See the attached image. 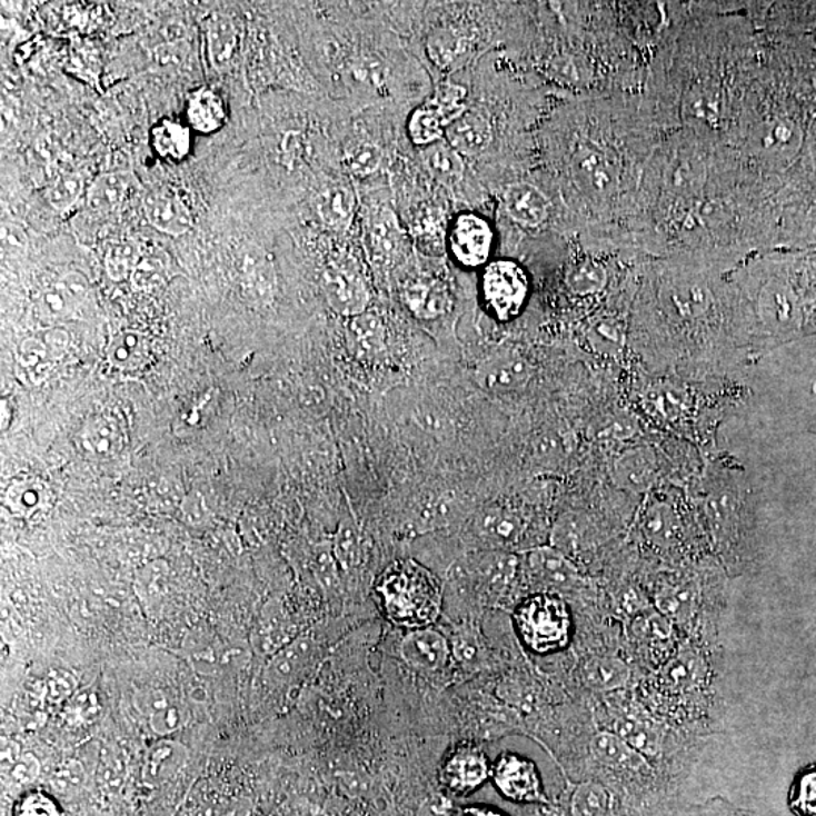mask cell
Segmentation results:
<instances>
[{
    "instance_id": "8992f818",
    "label": "cell",
    "mask_w": 816,
    "mask_h": 816,
    "mask_svg": "<svg viewBox=\"0 0 816 816\" xmlns=\"http://www.w3.org/2000/svg\"><path fill=\"white\" fill-rule=\"evenodd\" d=\"M738 490L720 487L705 502L710 541L727 574L738 576L750 570L756 557L755 528L747 500Z\"/></svg>"
},
{
    "instance_id": "7dc6e473",
    "label": "cell",
    "mask_w": 816,
    "mask_h": 816,
    "mask_svg": "<svg viewBox=\"0 0 816 816\" xmlns=\"http://www.w3.org/2000/svg\"><path fill=\"white\" fill-rule=\"evenodd\" d=\"M658 816H756L752 810L735 805L727 798L717 795L701 803L693 805H675L668 807Z\"/></svg>"
},
{
    "instance_id": "277c9868",
    "label": "cell",
    "mask_w": 816,
    "mask_h": 816,
    "mask_svg": "<svg viewBox=\"0 0 816 816\" xmlns=\"http://www.w3.org/2000/svg\"><path fill=\"white\" fill-rule=\"evenodd\" d=\"M708 574L693 567L664 570L649 587L651 605L676 626L684 638L700 639L715 646L720 596L713 593Z\"/></svg>"
},
{
    "instance_id": "91938a15",
    "label": "cell",
    "mask_w": 816,
    "mask_h": 816,
    "mask_svg": "<svg viewBox=\"0 0 816 816\" xmlns=\"http://www.w3.org/2000/svg\"><path fill=\"white\" fill-rule=\"evenodd\" d=\"M461 52V40L457 33L441 32L430 41V57L437 64H452Z\"/></svg>"
},
{
    "instance_id": "2e32d148",
    "label": "cell",
    "mask_w": 816,
    "mask_h": 816,
    "mask_svg": "<svg viewBox=\"0 0 816 816\" xmlns=\"http://www.w3.org/2000/svg\"><path fill=\"white\" fill-rule=\"evenodd\" d=\"M700 147L675 145L664 157L656 176H660L659 183L664 191L675 199H691L700 193L701 185L706 182L705 159L700 155Z\"/></svg>"
},
{
    "instance_id": "6125c7cd",
    "label": "cell",
    "mask_w": 816,
    "mask_h": 816,
    "mask_svg": "<svg viewBox=\"0 0 816 816\" xmlns=\"http://www.w3.org/2000/svg\"><path fill=\"white\" fill-rule=\"evenodd\" d=\"M153 54L157 64L163 67V69H179L188 60L187 41L158 46Z\"/></svg>"
},
{
    "instance_id": "6f0895ef",
    "label": "cell",
    "mask_w": 816,
    "mask_h": 816,
    "mask_svg": "<svg viewBox=\"0 0 816 816\" xmlns=\"http://www.w3.org/2000/svg\"><path fill=\"white\" fill-rule=\"evenodd\" d=\"M126 757L117 747L102 748L99 764V777L109 789L120 788L125 779Z\"/></svg>"
},
{
    "instance_id": "94428289",
    "label": "cell",
    "mask_w": 816,
    "mask_h": 816,
    "mask_svg": "<svg viewBox=\"0 0 816 816\" xmlns=\"http://www.w3.org/2000/svg\"><path fill=\"white\" fill-rule=\"evenodd\" d=\"M17 816H61L57 803L43 793H31L20 802Z\"/></svg>"
},
{
    "instance_id": "9a60e30c",
    "label": "cell",
    "mask_w": 816,
    "mask_h": 816,
    "mask_svg": "<svg viewBox=\"0 0 816 816\" xmlns=\"http://www.w3.org/2000/svg\"><path fill=\"white\" fill-rule=\"evenodd\" d=\"M528 516L510 505H494L479 513L474 534L479 543L496 553H513L521 548L529 536Z\"/></svg>"
},
{
    "instance_id": "be15d7a7",
    "label": "cell",
    "mask_w": 816,
    "mask_h": 816,
    "mask_svg": "<svg viewBox=\"0 0 816 816\" xmlns=\"http://www.w3.org/2000/svg\"><path fill=\"white\" fill-rule=\"evenodd\" d=\"M248 815V803L246 800H238V798H230V800H222L213 803L205 807L200 812L199 816H247Z\"/></svg>"
},
{
    "instance_id": "d6a6232c",
    "label": "cell",
    "mask_w": 816,
    "mask_h": 816,
    "mask_svg": "<svg viewBox=\"0 0 816 816\" xmlns=\"http://www.w3.org/2000/svg\"><path fill=\"white\" fill-rule=\"evenodd\" d=\"M188 759L187 747L171 738H161L147 750L145 777L149 782H162L179 772Z\"/></svg>"
},
{
    "instance_id": "8d00e7d4",
    "label": "cell",
    "mask_w": 816,
    "mask_h": 816,
    "mask_svg": "<svg viewBox=\"0 0 816 816\" xmlns=\"http://www.w3.org/2000/svg\"><path fill=\"white\" fill-rule=\"evenodd\" d=\"M656 477V460L649 449H630L617 465V478L625 489L643 491L649 489Z\"/></svg>"
},
{
    "instance_id": "836d02e7",
    "label": "cell",
    "mask_w": 816,
    "mask_h": 816,
    "mask_svg": "<svg viewBox=\"0 0 816 816\" xmlns=\"http://www.w3.org/2000/svg\"><path fill=\"white\" fill-rule=\"evenodd\" d=\"M149 725L151 730L161 738H168L188 725L191 714L188 706L180 700H172L162 691L150 693Z\"/></svg>"
},
{
    "instance_id": "003e7915",
    "label": "cell",
    "mask_w": 816,
    "mask_h": 816,
    "mask_svg": "<svg viewBox=\"0 0 816 816\" xmlns=\"http://www.w3.org/2000/svg\"><path fill=\"white\" fill-rule=\"evenodd\" d=\"M2 239L3 241H7L8 243H14V246H20L22 241H24V233L22 230L17 229V227L12 226H3L2 227Z\"/></svg>"
},
{
    "instance_id": "e575fe53",
    "label": "cell",
    "mask_w": 816,
    "mask_h": 816,
    "mask_svg": "<svg viewBox=\"0 0 816 816\" xmlns=\"http://www.w3.org/2000/svg\"><path fill=\"white\" fill-rule=\"evenodd\" d=\"M312 647L306 639H296L275 651L268 666V677L275 683L288 684L298 679L309 666Z\"/></svg>"
},
{
    "instance_id": "60d3db41",
    "label": "cell",
    "mask_w": 816,
    "mask_h": 816,
    "mask_svg": "<svg viewBox=\"0 0 816 816\" xmlns=\"http://www.w3.org/2000/svg\"><path fill=\"white\" fill-rule=\"evenodd\" d=\"M128 189L129 176L126 172H107L91 185L88 206L94 212H112L123 203Z\"/></svg>"
},
{
    "instance_id": "e0dca14e",
    "label": "cell",
    "mask_w": 816,
    "mask_h": 816,
    "mask_svg": "<svg viewBox=\"0 0 816 816\" xmlns=\"http://www.w3.org/2000/svg\"><path fill=\"white\" fill-rule=\"evenodd\" d=\"M491 764L481 748L462 744L445 757L440 780L452 794L469 795L491 779Z\"/></svg>"
},
{
    "instance_id": "8fae6325",
    "label": "cell",
    "mask_w": 816,
    "mask_h": 816,
    "mask_svg": "<svg viewBox=\"0 0 816 816\" xmlns=\"http://www.w3.org/2000/svg\"><path fill=\"white\" fill-rule=\"evenodd\" d=\"M484 302L499 321H510L521 312L529 296V279L525 269L513 260H496L487 265L481 277Z\"/></svg>"
},
{
    "instance_id": "4316f807",
    "label": "cell",
    "mask_w": 816,
    "mask_h": 816,
    "mask_svg": "<svg viewBox=\"0 0 816 816\" xmlns=\"http://www.w3.org/2000/svg\"><path fill=\"white\" fill-rule=\"evenodd\" d=\"M368 243L378 263H397L406 251V235L392 210L381 208L372 213L368 225Z\"/></svg>"
},
{
    "instance_id": "e7e4bbea",
    "label": "cell",
    "mask_w": 816,
    "mask_h": 816,
    "mask_svg": "<svg viewBox=\"0 0 816 816\" xmlns=\"http://www.w3.org/2000/svg\"><path fill=\"white\" fill-rule=\"evenodd\" d=\"M454 816H510L505 814V812L498 809V807H490V806H468V807H461L460 810H457Z\"/></svg>"
},
{
    "instance_id": "6da1fadb",
    "label": "cell",
    "mask_w": 816,
    "mask_h": 816,
    "mask_svg": "<svg viewBox=\"0 0 816 816\" xmlns=\"http://www.w3.org/2000/svg\"><path fill=\"white\" fill-rule=\"evenodd\" d=\"M709 269V268H708ZM708 269L700 267H666L659 271L654 290L658 301L654 309L664 322L656 326V331L667 335L668 356L671 359L709 360L722 359L729 351L717 339L725 330V309H732L738 302L736 290L718 288Z\"/></svg>"
},
{
    "instance_id": "ffe728a7",
    "label": "cell",
    "mask_w": 816,
    "mask_h": 816,
    "mask_svg": "<svg viewBox=\"0 0 816 816\" xmlns=\"http://www.w3.org/2000/svg\"><path fill=\"white\" fill-rule=\"evenodd\" d=\"M639 534L654 553L663 557H676L683 553L687 533L675 507L667 502H654L639 520Z\"/></svg>"
},
{
    "instance_id": "ba28073f",
    "label": "cell",
    "mask_w": 816,
    "mask_h": 816,
    "mask_svg": "<svg viewBox=\"0 0 816 816\" xmlns=\"http://www.w3.org/2000/svg\"><path fill=\"white\" fill-rule=\"evenodd\" d=\"M621 628L626 654L641 676L663 666L684 638L676 626L654 607L637 614Z\"/></svg>"
},
{
    "instance_id": "f1b7e54d",
    "label": "cell",
    "mask_w": 816,
    "mask_h": 816,
    "mask_svg": "<svg viewBox=\"0 0 816 816\" xmlns=\"http://www.w3.org/2000/svg\"><path fill=\"white\" fill-rule=\"evenodd\" d=\"M145 210L150 225L162 233L180 237L191 230V212L175 193L167 191L150 193L146 199Z\"/></svg>"
},
{
    "instance_id": "7402d4cb",
    "label": "cell",
    "mask_w": 816,
    "mask_h": 816,
    "mask_svg": "<svg viewBox=\"0 0 816 816\" xmlns=\"http://www.w3.org/2000/svg\"><path fill=\"white\" fill-rule=\"evenodd\" d=\"M128 444V428L117 414H97L82 425L78 435L79 451L91 460L119 456Z\"/></svg>"
},
{
    "instance_id": "680465c9",
    "label": "cell",
    "mask_w": 816,
    "mask_h": 816,
    "mask_svg": "<svg viewBox=\"0 0 816 816\" xmlns=\"http://www.w3.org/2000/svg\"><path fill=\"white\" fill-rule=\"evenodd\" d=\"M605 283V271L596 263L586 262L578 265L570 272L569 285L576 293H593Z\"/></svg>"
},
{
    "instance_id": "11a10c76",
    "label": "cell",
    "mask_w": 816,
    "mask_h": 816,
    "mask_svg": "<svg viewBox=\"0 0 816 816\" xmlns=\"http://www.w3.org/2000/svg\"><path fill=\"white\" fill-rule=\"evenodd\" d=\"M351 319V335L361 349L372 351V349L380 347L382 342L380 319L368 312Z\"/></svg>"
},
{
    "instance_id": "7a4b0ae2",
    "label": "cell",
    "mask_w": 816,
    "mask_h": 816,
    "mask_svg": "<svg viewBox=\"0 0 816 816\" xmlns=\"http://www.w3.org/2000/svg\"><path fill=\"white\" fill-rule=\"evenodd\" d=\"M714 645L683 638L670 658L639 677L635 693L675 729L700 738L710 730L715 704Z\"/></svg>"
},
{
    "instance_id": "bcb514c9",
    "label": "cell",
    "mask_w": 816,
    "mask_h": 816,
    "mask_svg": "<svg viewBox=\"0 0 816 816\" xmlns=\"http://www.w3.org/2000/svg\"><path fill=\"white\" fill-rule=\"evenodd\" d=\"M188 117L193 128L209 133L220 128L225 121V108L217 94L205 90L192 97L189 102Z\"/></svg>"
},
{
    "instance_id": "3957f363",
    "label": "cell",
    "mask_w": 816,
    "mask_h": 816,
    "mask_svg": "<svg viewBox=\"0 0 816 816\" xmlns=\"http://www.w3.org/2000/svg\"><path fill=\"white\" fill-rule=\"evenodd\" d=\"M595 698V725L624 738L677 788L693 756L694 736L675 729L651 713L635 689Z\"/></svg>"
},
{
    "instance_id": "03108f58",
    "label": "cell",
    "mask_w": 816,
    "mask_h": 816,
    "mask_svg": "<svg viewBox=\"0 0 816 816\" xmlns=\"http://www.w3.org/2000/svg\"><path fill=\"white\" fill-rule=\"evenodd\" d=\"M163 33H166L167 43H182V41H185V37H187V29H185L179 22H175L168 24L166 32Z\"/></svg>"
},
{
    "instance_id": "5bb4252c",
    "label": "cell",
    "mask_w": 816,
    "mask_h": 816,
    "mask_svg": "<svg viewBox=\"0 0 816 816\" xmlns=\"http://www.w3.org/2000/svg\"><path fill=\"white\" fill-rule=\"evenodd\" d=\"M465 96L461 87L445 83L437 88L435 99L416 109L408 121V132L415 145L428 147L441 141L448 126L466 112Z\"/></svg>"
},
{
    "instance_id": "f6af8a7d",
    "label": "cell",
    "mask_w": 816,
    "mask_h": 816,
    "mask_svg": "<svg viewBox=\"0 0 816 816\" xmlns=\"http://www.w3.org/2000/svg\"><path fill=\"white\" fill-rule=\"evenodd\" d=\"M147 359V340L138 331H123L109 345V360L116 368L130 371L140 368Z\"/></svg>"
},
{
    "instance_id": "83f0119b",
    "label": "cell",
    "mask_w": 816,
    "mask_h": 816,
    "mask_svg": "<svg viewBox=\"0 0 816 816\" xmlns=\"http://www.w3.org/2000/svg\"><path fill=\"white\" fill-rule=\"evenodd\" d=\"M404 301L419 319H436L448 312L451 306L448 286L436 277L420 276L407 281Z\"/></svg>"
},
{
    "instance_id": "4fadbf2b",
    "label": "cell",
    "mask_w": 816,
    "mask_h": 816,
    "mask_svg": "<svg viewBox=\"0 0 816 816\" xmlns=\"http://www.w3.org/2000/svg\"><path fill=\"white\" fill-rule=\"evenodd\" d=\"M491 782L504 798L517 805H550L537 765L519 753H500L491 765Z\"/></svg>"
},
{
    "instance_id": "5b68a950",
    "label": "cell",
    "mask_w": 816,
    "mask_h": 816,
    "mask_svg": "<svg viewBox=\"0 0 816 816\" xmlns=\"http://www.w3.org/2000/svg\"><path fill=\"white\" fill-rule=\"evenodd\" d=\"M377 595L392 624L415 630L436 624L444 604L439 579L414 559L387 567L378 578Z\"/></svg>"
},
{
    "instance_id": "816d5d0a",
    "label": "cell",
    "mask_w": 816,
    "mask_h": 816,
    "mask_svg": "<svg viewBox=\"0 0 816 816\" xmlns=\"http://www.w3.org/2000/svg\"><path fill=\"white\" fill-rule=\"evenodd\" d=\"M87 782V769L79 759H67L58 765L49 777V785L54 794L71 795L83 788Z\"/></svg>"
},
{
    "instance_id": "603a6c76",
    "label": "cell",
    "mask_w": 816,
    "mask_h": 816,
    "mask_svg": "<svg viewBox=\"0 0 816 816\" xmlns=\"http://www.w3.org/2000/svg\"><path fill=\"white\" fill-rule=\"evenodd\" d=\"M69 334L62 328H49L27 338L17 349V361L32 381L44 380L52 371L54 360L60 359L69 347Z\"/></svg>"
},
{
    "instance_id": "7bdbcfd3",
    "label": "cell",
    "mask_w": 816,
    "mask_h": 816,
    "mask_svg": "<svg viewBox=\"0 0 816 816\" xmlns=\"http://www.w3.org/2000/svg\"><path fill=\"white\" fill-rule=\"evenodd\" d=\"M237 29L227 17L216 16L208 27V49L210 62L216 69H225L237 52Z\"/></svg>"
},
{
    "instance_id": "7c38bea8",
    "label": "cell",
    "mask_w": 816,
    "mask_h": 816,
    "mask_svg": "<svg viewBox=\"0 0 816 816\" xmlns=\"http://www.w3.org/2000/svg\"><path fill=\"white\" fill-rule=\"evenodd\" d=\"M571 172L588 196L600 200L613 199L624 188V182H633L624 176V166L616 151L596 145L578 146L571 158Z\"/></svg>"
},
{
    "instance_id": "ac0fdd59",
    "label": "cell",
    "mask_w": 816,
    "mask_h": 816,
    "mask_svg": "<svg viewBox=\"0 0 816 816\" xmlns=\"http://www.w3.org/2000/svg\"><path fill=\"white\" fill-rule=\"evenodd\" d=\"M470 580L487 599H507L521 575V558L513 553H491L474 559L468 566Z\"/></svg>"
},
{
    "instance_id": "ab89813d",
    "label": "cell",
    "mask_w": 816,
    "mask_h": 816,
    "mask_svg": "<svg viewBox=\"0 0 816 816\" xmlns=\"http://www.w3.org/2000/svg\"><path fill=\"white\" fill-rule=\"evenodd\" d=\"M422 158L432 178L448 187L460 182L465 175V162H462L461 155L446 141L428 146Z\"/></svg>"
},
{
    "instance_id": "74e56055",
    "label": "cell",
    "mask_w": 816,
    "mask_h": 816,
    "mask_svg": "<svg viewBox=\"0 0 816 816\" xmlns=\"http://www.w3.org/2000/svg\"><path fill=\"white\" fill-rule=\"evenodd\" d=\"M449 645L452 658L466 671H481L482 668L489 667V650L484 645L481 634L474 626H460L454 630Z\"/></svg>"
},
{
    "instance_id": "f907efd6",
    "label": "cell",
    "mask_w": 816,
    "mask_h": 816,
    "mask_svg": "<svg viewBox=\"0 0 816 816\" xmlns=\"http://www.w3.org/2000/svg\"><path fill=\"white\" fill-rule=\"evenodd\" d=\"M155 146L162 157L182 159L185 155H188L189 146H191L189 130L185 129L182 125L166 121L155 130Z\"/></svg>"
},
{
    "instance_id": "d6986e66",
    "label": "cell",
    "mask_w": 816,
    "mask_h": 816,
    "mask_svg": "<svg viewBox=\"0 0 816 816\" xmlns=\"http://www.w3.org/2000/svg\"><path fill=\"white\" fill-rule=\"evenodd\" d=\"M322 290L331 309L344 317L356 318L368 309V286L360 272L348 265L334 263L326 268Z\"/></svg>"
},
{
    "instance_id": "d4e9b609",
    "label": "cell",
    "mask_w": 816,
    "mask_h": 816,
    "mask_svg": "<svg viewBox=\"0 0 816 816\" xmlns=\"http://www.w3.org/2000/svg\"><path fill=\"white\" fill-rule=\"evenodd\" d=\"M90 293V283L81 272H69L53 281L38 300L41 317L49 321H62L79 312Z\"/></svg>"
},
{
    "instance_id": "1f68e13d",
    "label": "cell",
    "mask_w": 816,
    "mask_h": 816,
    "mask_svg": "<svg viewBox=\"0 0 816 816\" xmlns=\"http://www.w3.org/2000/svg\"><path fill=\"white\" fill-rule=\"evenodd\" d=\"M242 288L250 298L269 300L275 293L276 269L271 256L259 247H248L241 259Z\"/></svg>"
},
{
    "instance_id": "f35d334b",
    "label": "cell",
    "mask_w": 816,
    "mask_h": 816,
    "mask_svg": "<svg viewBox=\"0 0 816 816\" xmlns=\"http://www.w3.org/2000/svg\"><path fill=\"white\" fill-rule=\"evenodd\" d=\"M50 490L40 479H20L7 491L8 508L20 517H31L49 505Z\"/></svg>"
},
{
    "instance_id": "4dcf8cb0",
    "label": "cell",
    "mask_w": 816,
    "mask_h": 816,
    "mask_svg": "<svg viewBox=\"0 0 816 816\" xmlns=\"http://www.w3.org/2000/svg\"><path fill=\"white\" fill-rule=\"evenodd\" d=\"M446 142L460 155L481 153L491 142V126L478 112L466 111L446 129Z\"/></svg>"
},
{
    "instance_id": "b9f144b4",
    "label": "cell",
    "mask_w": 816,
    "mask_h": 816,
    "mask_svg": "<svg viewBox=\"0 0 816 816\" xmlns=\"http://www.w3.org/2000/svg\"><path fill=\"white\" fill-rule=\"evenodd\" d=\"M170 275V256L159 248H149V250L141 251V258L138 260L130 281L137 289L151 290L166 283Z\"/></svg>"
},
{
    "instance_id": "db71d44e",
    "label": "cell",
    "mask_w": 816,
    "mask_h": 816,
    "mask_svg": "<svg viewBox=\"0 0 816 816\" xmlns=\"http://www.w3.org/2000/svg\"><path fill=\"white\" fill-rule=\"evenodd\" d=\"M168 583V566L166 561L149 563L138 574V590L146 600H155L163 595Z\"/></svg>"
},
{
    "instance_id": "cb8c5ba5",
    "label": "cell",
    "mask_w": 816,
    "mask_h": 816,
    "mask_svg": "<svg viewBox=\"0 0 816 816\" xmlns=\"http://www.w3.org/2000/svg\"><path fill=\"white\" fill-rule=\"evenodd\" d=\"M528 360L516 352H502L490 357L477 369V381L486 392L507 395L527 386L533 377Z\"/></svg>"
},
{
    "instance_id": "52a82bcc",
    "label": "cell",
    "mask_w": 816,
    "mask_h": 816,
    "mask_svg": "<svg viewBox=\"0 0 816 816\" xmlns=\"http://www.w3.org/2000/svg\"><path fill=\"white\" fill-rule=\"evenodd\" d=\"M515 626L524 645L537 655H553L570 646L574 616L566 599L531 593L516 605Z\"/></svg>"
},
{
    "instance_id": "9f6ffc18",
    "label": "cell",
    "mask_w": 816,
    "mask_h": 816,
    "mask_svg": "<svg viewBox=\"0 0 816 816\" xmlns=\"http://www.w3.org/2000/svg\"><path fill=\"white\" fill-rule=\"evenodd\" d=\"M381 150L372 142H364L349 150L347 157V166L351 172L360 178L372 175L378 170L381 163Z\"/></svg>"
},
{
    "instance_id": "681fc988",
    "label": "cell",
    "mask_w": 816,
    "mask_h": 816,
    "mask_svg": "<svg viewBox=\"0 0 816 816\" xmlns=\"http://www.w3.org/2000/svg\"><path fill=\"white\" fill-rule=\"evenodd\" d=\"M83 191L82 176L78 172H62L48 189V201L57 210H69L81 199Z\"/></svg>"
},
{
    "instance_id": "44dd1931",
    "label": "cell",
    "mask_w": 816,
    "mask_h": 816,
    "mask_svg": "<svg viewBox=\"0 0 816 816\" xmlns=\"http://www.w3.org/2000/svg\"><path fill=\"white\" fill-rule=\"evenodd\" d=\"M494 239V230L482 217L461 213L449 231V248L462 267L478 268L489 260Z\"/></svg>"
},
{
    "instance_id": "d590c367",
    "label": "cell",
    "mask_w": 816,
    "mask_h": 816,
    "mask_svg": "<svg viewBox=\"0 0 816 816\" xmlns=\"http://www.w3.org/2000/svg\"><path fill=\"white\" fill-rule=\"evenodd\" d=\"M355 192L345 183L331 185L318 199L319 217L331 229H347L355 216Z\"/></svg>"
},
{
    "instance_id": "ee69618b",
    "label": "cell",
    "mask_w": 816,
    "mask_h": 816,
    "mask_svg": "<svg viewBox=\"0 0 816 816\" xmlns=\"http://www.w3.org/2000/svg\"><path fill=\"white\" fill-rule=\"evenodd\" d=\"M786 806L794 816H816V764L795 774L786 795Z\"/></svg>"
},
{
    "instance_id": "f5cc1de1",
    "label": "cell",
    "mask_w": 816,
    "mask_h": 816,
    "mask_svg": "<svg viewBox=\"0 0 816 816\" xmlns=\"http://www.w3.org/2000/svg\"><path fill=\"white\" fill-rule=\"evenodd\" d=\"M7 776L8 780L16 786H28L33 784L40 777V760L31 753L20 755L19 752L12 753L11 748L7 750Z\"/></svg>"
},
{
    "instance_id": "9c48e42d",
    "label": "cell",
    "mask_w": 816,
    "mask_h": 816,
    "mask_svg": "<svg viewBox=\"0 0 816 816\" xmlns=\"http://www.w3.org/2000/svg\"><path fill=\"white\" fill-rule=\"evenodd\" d=\"M521 575L533 593H550L566 599L588 590V580L580 574L574 559L554 546H537L527 550L521 557Z\"/></svg>"
},
{
    "instance_id": "c3c4849f",
    "label": "cell",
    "mask_w": 816,
    "mask_h": 816,
    "mask_svg": "<svg viewBox=\"0 0 816 816\" xmlns=\"http://www.w3.org/2000/svg\"><path fill=\"white\" fill-rule=\"evenodd\" d=\"M141 248L133 241L113 243L105 258V268L112 280L123 281L132 277L138 260L141 258Z\"/></svg>"
},
{
    "instance_id": "30bf717a",
    "label": "cell",
    "mask_w": 816,
    "mask_h": 816,
    "mask_svg": "<svg viewBox=\"0 0 816 816\" xmlns=\"http://www.w3.org/2000/svg\"><path fill=\"white\" fill-rule=\"evenodd\" d=\"M579 680L591 696H609L637 687L639 673L626 654L624 638L590 651L580 660Z\"/></svg>"
},
{
    "instance_id": "484cf974",
    "label": "cell",
    "mask_w": 816,
    "mask_h": 816,
    "mask_svg": "<svg viewBox=\"0 0 816 816\" xmlns=\"http://www.w3.org/2000/svg\"><path fill=\"white\" fill-rule=\"evenodd\" d=\"M401 655L408 666L424 673H439L451 659L448 639L431 628L416 629L401 643Z\"/></svg>"
},
{
    "instance_id": "f546056e",
    "label": "cell",
    "mask_w": 816,
    "mask_h": 816,
    "mask_svg": "<svg viewBox=\"0 0 816 816\" xmlns=\"http://www.w3.org/2000/svg\"><path fill=\"white\" fill-rule=\"evenodd\" d=\"M505 208L513 220L528 227L543 225L549 217L550 201L531 183L511 185L505 192Z\"/></svg>"
}]
</instances>
